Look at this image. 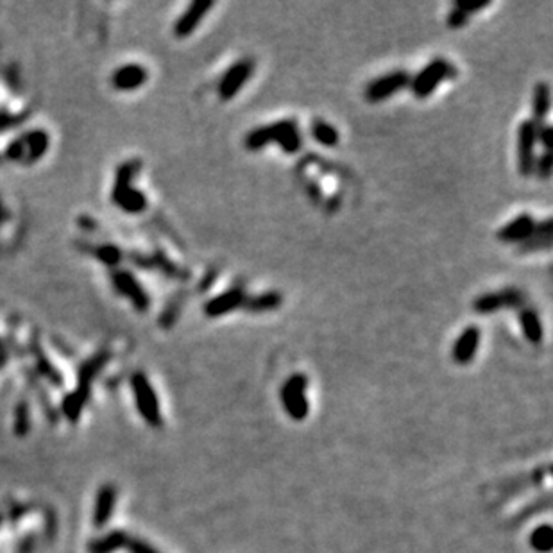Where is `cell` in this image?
Returning <instances> with one entry per match:
<instances>
[{"label": "cell", "instance_id": "cell-1", "mask_svg": "<svg viewBox=\"0 0 553 553\" xmlns=\"http://www.w3.org/2000/svg\"><path fill=\"white\" fill-rule=\"evenodd\" d=\"M306 390H308V378L303 373L291 374L279 388V400H281L283 410L295 423L305 421L308 417V412H310Z\"/></svg>", "mask_w": 553, "mask_h": 553}, {"label": "cell", "instance_id": "cell-2", "mask_svg": "<svg viewBox=\"0 0 553 553\" xmlns=\"http://www.w3.org/2000/svg\"><path fill=\"white\" fill-rule=\"evenodd\" d=\"M455 75V65H452L444 58H436L410 79V87L408 88H410V91H412L416 98H426L437 90V87L443 81L453 79Z\"/></svg>", "mask_w": 553, "mask_h": 553}, {"label": "cell", "instance_id": "cell-3", "mask_svg": "<svg viewBox=\"0 0 553 553\" xmlns=\"http://www.w3.org/2000/svg\"><path fill=\"white\" fill-rule=\"evenodd\" d=\"M131 390H133L134 403H136L138 412L144 417V421L151 426H160L161 407L149 378L144 373H134L131 378Z\"/></svg>", "mask_w": 553, "mask_h": 553}, {"label": "cell", "instance_id": "cell-4", "mask_svg": "<svg viewBox=\"0 0 553 553\" xmlns=\"http://www.w3.org/2000/svg\"><path fill=\"white\" fill-rule=\"evenodd\" d=\"M299 129L298 120L294 118H283V120L272 122L269 126H260L256 129H251L246 138H243V146L246 149L251 151V153H256V151H262L263 147H267L269 144H279L283 136H286L292 131Z\"/></svg>", "mask_w": 553, "mask_h": 553}, {"label": "cell", "instance_id": "cell-5", "mask_svg": "<svg viewBox=\"0 0 553 553\" xmlns=\"http://www.w3.org/2000/svg\"><path fill=\"white\" fill-rule=\"evenodd\" d=\"M134 170H136V163L122 167L120 172H118L113 199L122 210H126V212L129 213H140L146 210L147 199L140 190L131 189V177H133Z\"/></svg>", "mask_w": 553, "mask_h": 553}, {"label": "cell", "instance_id": "cell-6", "mask_svg": "<svg viewBox=\"0 0 553 553\" xmlns=\"http://www.w3.org/2000/svg\"><path fill=\"white\" fill-rule=\"evenodd\" d=\"M410 79H412V75L408 74L407 70H394L385 75H380V77H376L365 87V101L376 104V102L393 97L394 94L410 87Z\"/></svg>", "mask_w": 553, "mask_h": 553}, {"label": "cell", "instance_id": "cell-7", "mask_svg": "<svg viewBox=\"0 0 553 553\" xmlns=\"http://www.w3.org/2000/svg\"><path fill=\"white\" fill-rule=\"evenodd\" d=\"M253 72H255V59L243 58L236 61V63H233L228 70L224 72V75L219 81V87H217L220 101H231L242 90L243 84L248 83Z\"/></svg>", "mask_w": 553, "mask_h": 553}, {"label": "cell", "instance_id": "cell-8", "mask_svg": "<svg viewBox=\"0 0 553 553\" xmlns=\"http://www.w3.org/2000/svg\"><path fill=\"white\" fill-rule=\"evenodd\" d=\"M535 144H538V124L523 120L518 127V170L523 177L534 174Z\"/></svg>", "mask_w": 553, "mask_h": 553}, {"label": "cell", "instance_id": "cell-9", "mask_svg": "<svg viewBox=\"0 0 553 553\" xmlns=\"http://www.w3.org/2000/svg\"><path fill=\"white\" fill-rule=\"evenodd\" d=\"M523 299H525L523 292L519 288L510 286V288H503V291L487 292V294L478 295L473 303V310L476 314L487 315L496 310H502V308H516V306L523 305Z\"/></svg>", "mask_w": 553, "mask_h": 553}, {"label": "cell", "instance_id": "cell-10", "mask_svg": "<svg viewBox=\"0 0 553 553\" xmlns=\"http://www.w3.org/2000/svg\"><path fill=\"white\" fill-rule=\"evenodd\" d=\"M246 292H243V288H240V286H233V288H229V291L222 292V294L215 295V298L208 299V301L204 303V315L210 319H217V317H222V315L226 314H231V312L239 310V308H242L243 301H246Z\"/></svg>", "mask_w": 553, "mask_h": 553}, {"label": "cell", "instance_id": "cell-11", "mask_svg": "<svg viewBox=\"0 0 553 553\" xmlns=\"http://www.w3.org/2000/svg\"><path fill=\"white\" fill-rule=\"evenodd\" d=\"M213 8L212 0H196L186 8V11L176 20L174 24V34L176 38H189L199 24L203 22V18L206 16V13Z\"/></svg>", "mask_w": 553, "mask_h": 553}, {"label": "cell", "instance_id": "cell-12", "mask_svg": "<svg viewBox=\"0 0 553 553\" xmlns=\"http://www.w3.org/2000/svg\"><path fill=\"white\" fill-rule=\"evenodd\" d=\"M535 229V220L530 213H521L516 217L514 220H510L509 224H505L502 229L498 231V240L503 243H523L525 240H528L532 236Z\"/></svg>", "mask_w": 553, "mask_h": 553}, {"label": "cell", "instance_id": "cell-13", "mask_svg": "<svg viewBox=\"0 0 553 553\" xmlns=\"http://www.w3.org/2000/svg\"><path fill=\"white\" fill-rule=\"evenodd\" d=\"M480 338H482V333H480L478 326H467L466 330L459 335L455 344H453V350H452L453 360H455L459 365L471 364L473 358H475L476 351H478Z\"/></svg>", "mask_w": 553, "mask_h": 553}, {"label": "cell", "instance_id": "cell-14", "mask_svg": "<svg viewBox=\"0 0 553 553\" xmlns=\"http://www.w3.org/2000/svg\"><path fill=\"white\" fill-rule=\"evenodd\" d=\"M147 77H149V74H147L146 68L141 67V65L131 63L117 68L113 77H111V83H113V87L117 88V90L131 91L140 88L141 84L146 83Z\"/></svg>", "mask_w": 553, "mask_h": 553}, {"label": "cell", "instance_id": "cell-15", "mask_svg": "<svg viewBox=\"0 0 553 553\" xmlns=\"http://www.w3.org/2000/svg\"><path fill=\"white\" fill-rule=\"evenodd\" d=\"M117 503V489L113 485H102L95 498L94 523L97 526H104L111 519V514Z\"/></svg>", "mask_w": 553, "mask_h": 553}, {"label": "cell", "instance_id": "cell-16", "mask_svg": "<svg viewBox=\"0 0 553 553\" xmlns=\"http://www.w3.org/2000/svg\"><path fill=\"white\" fill-rule=\"evenodd\" d=\"M552 248V220L545 219L542 222H535V229L528 240L518 246L519 253H535L541 249Z\"/></svg>", "mask_w": 553, "mask_h": 553}, {"label": "cell", "instance_id": "cell-17", "mask_svg": "<svg viewBox=\"0 0 553 553\" xmlns=\"http://www.w3.org/2000/svg\"><path fill=\"white\" fill-rule=\"evenodd\" d=\"M281 305L283 295L276 291H269L253 295V298H246L242 308L246 312H251V314H265V312L276 310Z\"/></svg>", "mask_w": 553, "mask_h": 553}, {"label": "cell", "instance_id": "cell-18", "mask_svg": "<svg viewBox=\"0 0 553 553\" xmlns=\"http://www.w3.org/2000/svg\"><path fill=\"white\" fill-rule=\"evenodd\" d=\"M117 286L120 288L122 294H126L131 299L138 310H146L149 306V298H147L146 291L141 288L140 283L133 278L131 274H120L117 278Z\"/></svg>", "mask_w": 553, "mask_h": 553}, {"label": "cell", "instance_id": "cell-19", "mask_svg": "<svg viewBox=\"0 0 553 553\" xmlns=\"http://www.w3.org/2000/svg\"><path fill=\"white\" fill-rule=\"evenodd\" d=\"M519 324H521L523 335L526 337V341L530 344H541L542 342V324L541 319H539L538 312L532 310V308H525V310L519 312Z\"/></svg>", "mask_w": 553, "mask_h": 553}, {"label": "cell", "instance_id": "cell-20", "mask_svg": "<svg viewBox=\"0 0 553 553\" xmlns=\"http://www.w3.org/2000/svg\"><path fill=\"white\" fill-rule=\"evenodd\" d=\"M549 111V87L548 83L541 81L534 87V95H532V118L538 126L545 124V118Z\"/></svg>", "mask_w": 553, "mask_h": 553}, {"label": "cell", "instance_id": "cell-21", "mask_svg": "<svg viewBox=\"0 0 553 553\" xmlns=\"http://www.w3.org/2000/svg\"><path fill=\"white\" fill-rule=\"evenodd\" d=\"M310 131L314 140L324 147H335L341 141V134L335 129V126H331L330 122L322 120V118H315L312 122Z\"/></svg>", "mask_w": 553, "mask_h": 553}, {"label": "cell", "instance_id": "cell-22", "mask_svg": "<svg viewBox=\"0 0 553 553\" xmlns=\"http://www.w3.org/2000/svg\"><path fill=\"white\" fill-rule=\"evenodd\" d=\"M127 542H129V538H127L124 532H120V530H115L111 534L91 542L90 553H113L117 552V549L127 546Z\"/></svg>", "mask_w": 553, "mask_h": 553}, {"label": "cell", "instance_id": "cell-23", "mask_svg": "<svg viewBox=\"0 0 553 553\" xmlns=\"http://www.w3.org/2000/svg\"><path fill=\"white\" fill-rule=\"evenodd\" d=\"M530 548L534 549L535 553H549L553 548V530L552 525L545 523L539 525L532 530L530 534Z\"/></svg>", "mask_w": 553, "mask_h": 553}, {"label": "cell", "instance_id": "cell-24", "mask_svg": "<svg viewBox=\"0 0 553 553\" xmlns=\"http://www.w3.org/2000/svg\"><path fill=\"white\" fill-rule=\"evenodd\" d=\"M301 144H303V136L301 133H299V129H295L292 131V133L286 134V136H283L278 146L283 153L295 154L299 149H301Z\"/></svg>", "mask_w": 553, "mask_h": 553}, {"label": "cell", "instance_id": "cell-25", "mask_svg": "<svg viewBox=\"0 0 553 553\" xmlns=\"http://www.w3.org/2000/svg\"><path fill=\"white\" fill-rule=\"evenodd\" d=\"M552 153L545 151L539 158H535L534 161V172L538 174L539 179H549L552 176Z\"/></svg>", "mask_w": 553, "mask_h": 553}, {"label": "cell", "instance_id": "cell-26", "mask_svg": "<svg viewBox=\"0 0 553 553\" xmlns=\"http://www.w3.org/2000/svg\"><path fill=\"white\" fill-rule=\"evenodd\" d=\"M467 22H469V15H467V13H464L462 9L457 8V6H453L452 11H450V15H447V18H446L447 27L460 29V27H464Z\"/></svg>", "mask_w": 553, "mask_h": 553}, {"label": "cell", "instance_id": "cell-27", "mask_svg": "<svg viewBox=\"0 0 553 553\" xmlns=\"http://www.w3.org/2000/svg\"><path fill=\"white\" fill-rule=\"evenodd\" d=\"M489 4V0H476V2H471V0H457L455 2L457 8L462 9V11L467 13L469 16L476 11H482V9L487 8Z\"/></svg>", "mask_w": 553, "mask_h": 553}, {"label": "cell", "instance_id": "cell-28", "mask_svg": "<svg viewBox=\"0 0 553 553\" xmlns=\"http://www.w3.org/2000/svg\"><path fill=\"white\" fill-rule=\"evenodd\" d=\"M538 141L542 146L545 151H552V144H553V129L552 126L548 124H541L538 126Z\"/></svg>", "mask_w": 553, "mask_h": 553}, {"label": "cell", "instance_id": "cell-29", "mask_svg": "<svg viewBox=\"0 0 553 553\" xmlns=\"http://www.w3.org/2000/svg\"><path fill=\"white\" fill-rule=\"evenodd\" d=\"M127 549H129V553H160L156 548H153L149 542L141 541V539H129Z\"/></svg>", "mask_w": 553, "mask_h": 553}, {"label": "cell", "instance_id": "cell-30", "mask_svg": "<svg viewBox=\"0 0 553 553\" xmlns=\"http://www.w3.org/2000/svg\"><path fill=\"white\" fill-rule=\"evenodd\" d=\"M16 432H18V436L27 432V414H25V408L22 407H20L18 416H16Z\"/></svg>", "mask_w": 553, "mask_h": 553}]
</instances>
